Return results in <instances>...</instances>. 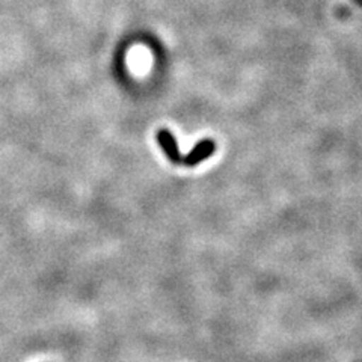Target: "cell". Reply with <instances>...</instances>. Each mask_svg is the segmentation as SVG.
I'll list each match as a JSON object with an SVG mask.
<instances>
[{
	"mask_svg": "<svg viewBox=\"0 0 362 362\" xmlns=\"http://www.w3.org/2000/svg\"><path fill=\"white\" fill-rule=\"evenodd\" d=\"M157 142H158V145L162 146V150L166 154V157L169 158V162H173L174 165L183 163L185 156H181V153L178 150V144H177L174 134L171 132L166 130V129L158 130Z\"/></svg>",
	"mask_w": 362,
	"mask_h": 362,
	"instance_id": "6da1fadb",
	"label": "cell"
},
{
	"mask_svg": "<svg viewBox=\"0 0 362 362\" xmlns=\"http://www.w3.org/2000/svg\"><path fill=\"white\" fill-rule=\"evenodd\" d=\"M214 151H216V144H214V141L202 139L195 145L194 150L183 157V165L185 166H197L201 162L207 160L209 157H211V154Z\"/></svg>",
	"mask_w": 362,
	"mask_h": 362,
	"instance_id": "7a4b0ae2",
	"label": "cell"
}]
</instances>
